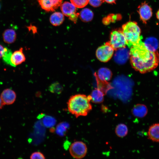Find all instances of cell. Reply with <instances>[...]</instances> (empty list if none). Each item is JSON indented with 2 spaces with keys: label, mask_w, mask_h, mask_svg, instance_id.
I'll use <instances>...</instances> for the list:
<instances>
[{
  "label": "cell",
  "mask_w": 159,
  "mask_h": 159,
  "mask_svg": "<svg viewBox=\"0 0 159 159\" xmlns=\"http://www.w3.org/2000/svg\"><path fill=\"white\" fill-rule=\"evenodd\" d=\"M130 49L131 63L136 71L145 73L153 71L158 67L159 63L158 51H149L142 40Z\"/></svg>",
  "instance_id": "obj_1"
},
{
  "label": "cell",
  "mask_w": 159,
  "mask_h": 159,
  "mask_svg": "<svg viewBox=\"0 0 159 159\" xmlns=\"http://www.w3.org/2000/svg\"><path fill=\"white\" fill-rule=\"evenodd\" d=\"M88 96L82 94L72 96L67 102L69 112L76 117L86 116L92 110V107Z\"/></svg>",
  "instance_id": "obj_2"
},
{
  "label": "cell",
  "mask_w": 159,
  "mask_h": 159,
  "mask_svg": "<svg viewBox=\"0 0 159 159\" xmlns=\"http://www.w3.org/2000/svg\"><path fill=\"white\" fill-rule=\"evenodd\" d=\"M122 30L129 48L138 43L142 39L141 29L135 22L130 21L125 23L122 26Z\"/></svg>",
  "instance_id": "obj_3"
},
{
  "label": "cell",
  "mask_w": 159,
  "mask_h": 159,
  "mask_svg": "<svg viewBox=\"0 0 159 159\" xmlns=\"http://www.w3.org/2000/svg\"><path fill=\"white\" fill-rule=\"evenodd\" d=\"M114 50V49L108 42L97 49L96 55L98 59L101 62H107L112 57Z\"/></svg>",
  "instance_id": "obj_4"
},
{
  "label": "cell",
  "mask_w": 159,
  "mask_h": 159,
  "mask_svg": "<svg viewBox=\"0 0 159 159\" xmlns=\"http://www.w3.org/2000/svg\"><path fill=\"white\" fill-rule=\"evenodd\" d=\"M109 42L115 50L125 47L127 44L126 39L122 30L113 31L111 33Z\"/></svg>",
  "instance_id": "obj_5"
},
{
  "label": "cell",
  "mask_w": 159,
  "mask_h": 159,
  "mask_svg": "<svg viewBox=\"0 0 159 159\" xmlns=\"http://www.w3.org/2000/svg\"><path fill=\"white\" fill-rule=\"evenodd\" d=\"M87 148L85 144L82 141H77L72 144L69 148L71 156L76 159H81L86 155Z\"/></svg>",
  "instance_id": "obj_6"
},
{
  "label": "cell",
  "mask_w": 159,
  "mask_h": 159,
  "mask_svg": "<svg viewBox=\"0 0 159 159\" xmlns=\"http://www.w3.org/2000/svg\"><path fill=\"white\" fill-rule=\"evenodd\" d=\"M60 9L64 15L69 17V19L74 22H76L79 14L76 13V7L74 5L65 1L61 4Z\"/></svg>",
  "instance_id": "obj_7"
},
{
  "label": "cell",
  "mask_w": 159,
  "mask_h": 159,
  "mask_svg": "<svg viewBox=\"0 0 159 159\" xmlns=\"http://www.w3.org/2000/svg\"><path fill=\"white\" fill-rule=\"evenodd\" d=\"M138 9L140 20L143 23L146 24L152 16V8L145 1L138 6Z\"/></svg>",
  "instance_id": "obj_8"
},
{
  "label": "cell",
  "mask_w": 159,
  "mask_h": 159,
  "mask_svg": "<svg viewBox=\"0 0 159 159\" xmlns=\"http://www.w3.org/2000/svg\"><path fill=\"white\" fill-rule=\"evenodd\" d=\"M42 8L47 11H54L61 5L63 0H37Z\"/></svg>",
  "instance_id": "obj_9"
},
{
  "label": "cell",
  "mask_w": 159,
  "mask_h": 159,
  "mask_svg": "<svg viewBox=\"0 0 159 159\" xmlns=\"http://www.w3.org/2000/svg\"><path fill=\"white\" fill-rule=\"evenodd\" d=\"M116 50L114 56L115 62L120 64H122L126 62L130 56V50L125 47Z\"/></svg>",
  "instance_id": "obj_10"
},
{
  "label": "cell",
  "mask_w": 159,
  "mask_h": 159,
  "mask_svg": "<svg viewBox=\"0 0 159 159\" xmlns=\"http://www.w3.org/2000/svg\"><path fill=\"white\" fill-rule=\"evenodd\" d=\"M0 97L4 105H10L15 101L16 95L13 90L9 89H6L2 92Z\"/></svg>",
  "instance_id": "obj_11"
},
{
  "label": "cell",
  "mask_w": 159,
  "mask_h": 159,
  "mask_svg": "<svg viewBox=\"0 0 159 159\" xmlns=\"http://www.w3.org/2000/svg\"><path fill=\"white\" fill-rule=\"evenodd\" d=\"M25 60V57L23 53L22 48L12 53L11 58V62L13 67H16L21 64L24 62Z\"/></svg>",
  "instance_id": "obj_12"
},
{
  "label": "cell",
  "mask_w": 159,
  "mask_h": 159,
  "mask_svg": "<svg viewBox=\"0 0 159 159\" xmlns=\"http://www.w3.org/2000/svg\"><path fill=\"white\" fill-rule=\"evenodd\" d=\"M132 115L135 117L142 118L147 114L148 109L147 106L143 104H137L132 108Z\"/></svg>",
  "instance_id": "obj_13"
},
{
  "label": "cell",
  "mask_w": 159,
  "mask_h": 159,
  "mask_svg": "<svg viewBox=\"0 0 159 159\" xmlns=\"http://www.w3.org/2000/svg\"><path fill=\"white\" fill-rule=\"evenodd\" d=\"M148 138L155 142H159V123H155L150 126L148 132Z\"/></svg>",
  "instance_id": "obj_14"
},
{
  "label": "cell",
  "mask_w": 159,
  "mask_h": 159,
  "mask_svg": "<svg viewBox=\"0 0 159 159\" xmlns=\"http://www.w3.org/2000/svg\"><path fill=\"white\" fill-rule=\"evenodd\" d=\"M112 75L111 70L106 67L100 68L97 72V76L99 80L105 82H107L111 79Z\"/></svg>",
  "instance_id": "obj_15"
},
{
  "label": "cell",
  "mask_w": 159,
  "mask_h": 159,
  "mask_svg": "<svg viewBox=\"0 0 159 159\" xmlns=\"http://www.w3.org/2000/svg\"><path fill=\"white\" fill-rule=\"evenodd\" d=\"M146 48L150 51L154 52L157 51L159 47L158 40L155 37H149L144 42Z\"/></svg>",
  "instance_id": "obj_16"
},
{
  "label": "cell",
  "mask_w": 159,
  "mask_h": 159,
  "mask_svg": "<svg viewBox=\"0 0 159 159\" xmlns=\"http://www.w3.org/2000/svg\"><path fill=\"white\" fill-rule=\"evenodd\" d=\"M16 34L15 31L12 29L5 30L3 34L4 41L8 44L14 43L16 40Z\"/></svg>",
  "instance_id": "obj_17"
},
{
  "label": "cell",
  "mask_w": 159,
  "mask_h": 159,
  "mask_svg": "<svg viewBox=\"0 0 159 159\" xmlns=\"http://www.w3.org/2000/svg\"><path fill=\"white\" fill-rule=\"evenodd\" d=\"M104 93L99 88L95 89L90 95L91 101L94 103H100L104 100Z\"/></svg>",
  "instance_id": "obj_18"
},
{
  "label": "cell",
  "mask_w": 159,
  "mask_h": 159,
  "mask_svg": "<svg viewBox=\"0 0 159 159\" xmlns=\"http://www.w3.org/2000/svg\"><path fill=\"white\" fill-rule=\"evenodd\" d=\"M64 20V14L59 12L53 13L50 17V21L51 24L54 26H58L61 24Z\"/></svg>",
  "instance_id": "obj_19"
},
{
  "label": "cell",
  "mask_w": 159,
  "mask_h": 159,
  "mask_svg": "<svg viewBox=\"0 0 159 159\" xmlns=\"http://www.w3.org/2000/svg\"><path fill=\"white\" fill-rule=\"evenodd\" d=\"M79 15L81 20L85 22L91 21L93 16V14L92 11L90 9L87 8L82 9Z\"/></svg>",
  "instance_id": "obj_20"
},
{
  "label": "cell",
  "mask_w": 159,
  "mask_h": 159,
  "mask_svg": "<svg viewBox=\"0 0 159 159\" xmlns=\"http://www.w3.org/2000/svg\"><path fill=\"white\" fill-rule=\"evenodd\" d=\"M115 132L118 137L121 138L124 137L128 133L127 127L124 124H119L115 128Z\"/></svg>",
  "instance_id": "obj_21"
},
{
  "label": "cell",
  "mask_w": 159,
  "mask_h": 159,
  "mask_svg": "<svg viewBox=\"0 0 159 159\" xmlns=\"http://www.w3.org/2000/svg\"><path fill=\"white\" fill-rule=\"evenodd\" d=\"M49 90L52 93L59 94L62 91L63 88L60 84L56 82L52 84L49 86Z\"/></svg>",
  "instance_id": "obj_22"
},
{
  "label": "cell",
  "mask_w": 159,
  "mask_h": 159,
  "mask_svg": "<svg viewBox=\"0 0 159 159\" xmlns=\"http://www.w3.org/2000/svg\"><path fill=\"white\" fill-rule=\"evenodd\" d=\"M11 51L6 48H4V51L2 56L3 60L7 64L12 66L11 62V58L12 54Z\"/></svg>",
  "instance_id": "obj_23"
},
{
  "label": "cell",
  "mask_w": 159,
  "mask_h": 159,
  "mask_svg": "<svg viewBox=\"0 0 159 159\" xmlns=\"http://www.w3.org/2000/svg\"><path fill=\"white\" fill-rule=\"evenodd\" d=\"M71 3L76 7L82 8L86 6L89 0H70Z\"/></svg>",
  "instance_id": "obj_24"
},
{
  "label": "cell",
  "mask_w": 159,
  "mask_h": 159,
  "mask_svg": "<svg viewBox=\"0 0 159 159\" xmlns=\"http://www.w3.org/2000/svg\"><path fill=\"white\" fill-rule=\"evenodd\" d=\"M31 159H44L45 157L43 154L39 152H36L33 153L30 156Z\"/></svg>",
  "instance_id": "obj_25"
},
{
  "label": "cell",
  "mask_w": 159,
  "mask_h": 159,
  "mask_svg": "<svg viewBox=\"0 0 159 159\" xmlns=\"http://www.w3.org/2000/svg\"><path fill=\"white\" fill-rule=\"evenodd\" d=\"M104 2L103 0H89V2L92 6L97 7L100 6Z\"/></svg>",
  "instance_id": "obj_26"
},
{
  "label": "cell",
  "mask_w": 159,
  "mask_h": 159,
  "mask_svg": "<svg viewBox=\"0 0 159 159\" xmlns=\"http://www.w3.org/2000/svg\"><path fill=\"white\" fill-rule=\"evenodd\" d=\"M43 122L44 125L49 126L54 124V120L52 117H47L44 119Z\"/></svg>",
  "instance_id": "obj_27"
},
{
  "label": "cell",
  "mask_w": 159,
  "mask_h": 159,
  "mask_svg": "<svg viewBox=\"0 0 159 159\" xmlns=\"http://www.w3.org/2000/svg\"><path fill=\"white\" fill-rule=\"evenodd\" d=\"M4 48L0 44V58L2 57Z\"/></svg>",
  "instance_id": "obj_28"
},
{
  "label": "cell",
  "mask_w": 159,
  "mask_h": 159,
  "mask_svg": "<svg viewBox=\"0 0 159 159\" xmlns=\"http://www.w3.org/2000/svg\"><path fill=\"white\" fill-rule=\"evenodd\" d=\"M104 1L109 4L115 3L116 0H103Z\"/></svg>",
  "instance_id": "obj_29"
},
{
  "label": "cell",
  "mask_w": 159,
  "mask_h": 159,
  "mask_svg": "<svg viewBox=\"0 0 159 159\" xmlns=\"http://www.w3.org/2000/svg\"><path fill=\"white\" fill-rule=\"evenodd\" d=\"M4 105L3 102L1 99L0 97V110H1L2 108Z\"/></svg>",
  "instance_id": "obj_30"
},
{
  "label": "cell",
  "mask_w": 159,
  "mask_h": 159,
  "mask_svg": "<svg viewBox=\"0 0 159 159\" xmlns=\"http://www.w3.org/2000/svg\"><path fill=\"white\" fill-rule=\"evenodd\" d=\"M156 15L157 18L159 20V9L156 12Z\"/></svg>",
  "instance_id": "obj_31"
},
{
  "label": "cell",
  "mask_w": 159,
  "mask_h": 159,
  "mask_svg": "<svg viewBox=\"0 0 159 159\" xmlns=\"http://www.w3.org/2000/svg\"><path fill=\"white\" fill-rule=\"evenodd\" d=\"M1 0H0V10L1 9Z\"/></svg>",
  "instance_id": "obj_32"
}]
</instances>
